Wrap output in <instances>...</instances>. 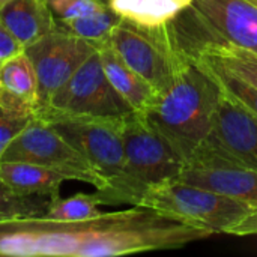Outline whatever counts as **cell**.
Returning <instances> with one entry per match:
<instances>
[{
  "mask_svg": "<svg viewBox=\"0 0 257 257\" xmlns=\"http://www.w3.org/2000/svg\"><path fill=\"white\" fill-rule=\"evenodd\" d=\"M107 5L123 21L157 30L169 27L191 8L193 0H107Z\"/></svg>",
  "mask_w": 257,
  "mask_h": 257,
  "instance_id": "9a60e30c",
  "label": "cell"
},
{
  "mask_svg": "<svg viewBox=\"0 0 257 257\" xmlns=\"http://www.w3.org/2000/svg\"><path fill=\"white\" fill-rule=\"evenodd\" d=\"M35 116H21L0 111V160L15 137L32 122Z\"/></svg>",
  "mask_w": 257,
  "mask_h": 257,
  "instance_id": "cb8c5ba5",
  "label": "cell"
},
{
  "mask_svg": "<svg viewBox=\"0 0 257 257\" xmlns=\"http://www.w3.org/2000/svg\"><path fill=\"white\" fill-rule=\"evenodd\" d=\"M105 205L104 197L99 191L93 194L78 193L68 199H54L45 214V217L53 220L65 221H81L95 218L101 214L99 206Z\"/></svg>",
  "mask_w": 257,
  "mask_h": 257,
  "instance_id": "ffe728a7",
  "label": "cell"
},
{
  "mask_svg": "<svg viewBox=\"0 0 257 257\" xmlns=\"http://www.w3.org/2000/svg\"><path fill=\"white\" fill-rule=\"evenodd\" d=\"M211 235L209 229L145 206L81 221L18 217L0 220V256H126L179 248Z\"/></svg>",
  "mask_w": 257,
  "mask_h": 257,
  "instance_id": "6da1fadb",
  "label": "cell"
},
{
  "mask_svg": "<svg viewBox=\"0 0 257 257\" xmlns=\"http://www.w3.org/2000/svg\"><path fill=\"white\" fill-rule=\"evenodd\" d=\"M200 146L257 172V117L221 90L211 130Z\"/></svg>",
  "mask_w": 257,
  "mask_h": 257,
  "instance_id": "30bf717a",
  "label": "cell"
},
{
  "mask_svg": "<svg viewBox=\"0 0 257 257\" xmlns=\"http://www.w3.org/2000/svg\"><path fill=\"white\" fill-rule=\"evenodd\" d=\"M47 3L59 20L84 17L108 6L102 0H47Z\"/></svg>",
  "mask_w": 257,
  "mask_h": 257,
  "instance_id": "603a6c76",
  "label": "cell"
},
{
  "mask_svg": "<svg viewBox=\"0 0 257 257\" xmlns=\"http://www.w3.org/2000/svg\"><path fill=\"white\" fill-rule=\"evenodd\" d=\"M107 44L155 92L164 89L188 62V53L170 26L149 30L122 21Z\"/></svg>",
  "mask_w": 257,
  "mask_h": 257,
  "instance_id": "8992f818",
  "label": "cell"
},
{
  "mask_svg": "<svg viewBox=\"0 0 257 257\" xmlns=\"http://www.w3.org/2000/svg\"><path fill=\"white\" fill-rule=\"evenodd\" d=\"M24 50H26V47L0 21V63L9 60L14 56L21 54Z\"/></svg>",
  "mask_w": 257,
  "mask_h": 257,
  "instance_id": "d4e9b609",
  "label": "cell"
},
{
  "mask_svg": "<svg viewBox=\"0 0 257 257\" xmlns=\"http://www.w3.org/2000/svg\"><path fill=\"white\" fill-rule=\"evenodd\" d=\"M47 0H9L0 8V21L24 45L59 27Z\"/></svg>",
  "mask_w": 257,
  "mask_h": 257,
  "instance_id": "4fadbf2b",
  "label": "cell"
},
{
  "mask_svg": "<svg viewBox=\"0 0 257 257\" xmlns=\"http://www.w3.org/2000/svg\"><path fill=\"white\" fill-rule=\"evenodd\" d=\"M136 206L151 208L160 214L209 229L212 233L235 236L257 212L254 205L176 179L151 187Z\"/></svg>",
  "mask_w": 257,
  "mask_h": 257,
  "instance_id": "3957f363",
  "label": "cell"
},
{
  "mask_svg": "<svg viewBox=\"0 0 257 257\" xmlns=\"http://www.w3.org/2000/svg\"><path fill=\"white\" fill-rule=\"evenodd\" d=\"M54 199L57 197L18 193L0 184V220L45 215Z\"/></svg>",
  "mask_w": 257,
  "mask_h": 257,
  "instance_id": "44dd1931",
  "label": "cell"
},
{
  "mask_svg": "<svg viewBox=\"0 0 257 257\" xmlns=\"http://www.w3.org/2000/svg\"><path fill=\"white\" fill-rule=\"evenodd\" d=\"M123 20L107 6L102 11L84 15V17H77V18H68V20H59V26L86 41H90L96 44L98 47L110 38L111 32L117 24H120Z\"/></svg>",
  "mask_w": 257,
  "mask_h": 257,
  "instance_id": "d6986e66",
  "label": "cell"
},
{
  "mask_svg": "<svg viewBox=\"0 0 257 257\" xmlns=\"http://www.w3.org/2000/svg\"><path fill=\"white\" fill-rule=\"evenodd\" d=\"M36 116L45 120L53 130H56L65 140H68L87 158V161L105 181V191H99L105 205H117L125 169L122 139L125 117L111 119L77 116L66 114L48 107L39 108Z\"/></svg>",
  "mask_w": 257,
  "mask_h": 257,
  "instance_id": "277c9868",
  "label": "cell"
},
{
  "mask_svg": "<svg viewBox=\"0 0 257 257\" xmlns=\"http://www.w3.org/2000/svg\"><path fill=\"white\" fill-rule=\"evenodd\" d=\"M182 48L194 59L223 68L257 87V53L248 51L218 38L203 39L200 44H190Z\"/></svg>",
  "mask_w": 257,
  "mask_h": 257,
  "instance_id": "5bb4252c",
  "label": "cell"
},
{
  "mask_svg": "<svg viewBox=\"0 0 257 257\" xmlns=\"http://www.w3.org/2000/svg\"><path fill=\"white\" fill-rule=\"evenodd\" d=\"M8 2H9V0H0V8H2V6H3L5 3H8Z\"/></svg>",
  "mask_w": 257,
  "mask_h": 257,
  "instance_id": "484cf974",
  "label": "cell"
},
{
  "mask_svg": "<svg viewBox=\"0 0 257 257\" xmlns=\"http://www.w3.org/2000/svg\"><path fill=\"white\" fill-rule=\"evenodd\" d=\"M193 57V56H191ZM194 59V57H193ZM196 62H199L209 74L211 77L215 80V83L218 84V87L229 95L232 99H235L239 105H242L245 110H248L251 114H254L257 117V87L253 86L251 83H248L247 80L209 63L200 62L197 59H194Z\"/></svg>",
  "mask_w": 257,
  "mask_h": 257,
  "instance_id": "7402d4cb",
  "label": "cell"
},
{
  "mask_svg": "<svg viewBox=\"0 0 257 257\" xmlns=\"http://www.w3.org/2000/svg\"><path fill=\"white\" fill-rule=\"evenodd\" d=\"M248 2H250V3H253L254 6H257V0H248Z\"/></svg>",
  "mask_w": 257,
  "mask_h": 257,
  "instance_id": "4316f807",
  "label": "cell"
},
{
  "mask_svg": "<svg viewBox=\"0 0 257 257\" xmlns=\"http://www.w3.org/2000/svg\"><path fill=\"white\" fill-rule=\"evenodd\" d=\"M188 11L215 38L257 53V6L248 0H193Z\"/></svg>",
  "mask_w": 257,
  "mask_h": 257,
  "instance_id": "7c38bea8",
  "label": "cell"
},
{
  "mask_svg": "<svg viewBox=\"0 0 257 257\" xmlns=\"http://www.w3.org/2000/svg\"><path fill=\"white\" fill-rule=\"evenodd\" d=\"M0 87L39 107L36 72L24 51L0 63Z\"/></svg>",
  "mask_w": 257,
  "mask_h": 257,
  "instance_id": "ac0fdd59",
  "label": "cell"
},
{
  "mask_svg": "<svg viewBox=\"0 0 257 257\" xmlns=\"http://www.w3.org/2000/svg\"><path fill=\"white\" fill-rule=\"evenodd\" d=\"M98 51L105 75L116 89V92L130 104V107L137 114H142L155 95L152 86L145 78H142L134 69H131L107 42L101 44L98 47Z\"/></svg>",
  "mask_w": 257,
  "mask_h": 257,
  "instance_id": "2e32d148",
  "label": "cell"
},
{
  "mask_svg": "<svg viewBox=\"0 0 257 257\" xmlns=\"http://www.w3.org/2000/svg\"><path fill=\"white\" fill-rule=\"evenodd\" d=\"M98 50V45L63 29H56L26 47L38 78L39 108L75 74V71Z\"/></svg>",
  "mask_w": 257,
  "mask_h": 257,
  "instance_id": "9c48e42d",
  "label": "cell"
},
{
  "mask_svg": "<svg viewBox=\"0 0 257 257\" xmlns=\"http://www.w3.org/2000/svg\"><path fill=\"white\" fill-rule=\"evenodd\" d=\"M220 93L211 74L188 54L185 66L155 92L140 116L187 161L211 130Z\"/></svg>",
  "mask_w": 257,
  "mask_h": 257,
  "instance_id": "7a4b0ae2",
  "label": "cell"
},
{
  "mask_svg": "<svg viewBox=\"0 0 257 257\" xmlns=\"http://www.w3.org/2000/svg\"><path fill=\"white\" fill-rule=\"evenodd\" d=\"M2 161L39 164L65 175L69 181L90 184L96 191L102 193L107 188L105 181L87 158L38 116L15 137Z\"/></svg>",
  "mask_w": 257,
  "mask_h": 257,
  "instance_id": "52a82bcc",
  "label": "cell"
},
{
  "mask_svg": "<svg viewBox=\"0 0 257 257\" xmlns=\"http://www.w3.org/2000/svg\"><path fill=\"white\" fill-rule=\"evenodd\" d=\"M65 181H69L65 175L39 164L0 160V184L18 193L59 197Z\"/></svg>",
  "mask_w": 257,
  "mask_h": 257,
  "instance_id": "e0dca14e",
  "label": "cell"
},
{
  "mask_svg": "<svg viewBox=\"0 0 257 257\" xmlns=\"http://www.w3.org/2000/svg\"><path fill=\"white\" fill-rule=\"evenodd\" d=\"M176 181L257 206V172L203 146L185 161Z\"/></svg>",
  "mask_w": 257,
  "mask_h": 257,
  "instance_id": "8fae6325",
  "label": "cell"
},
{
  "mask_svg": "<svg viewBox=\"0 0 257 257\" xmlns=\"http://www.w3.org/2000/svg\"><path fill=\"white\" fill-rule=\"evenodd\" d=\"M122 139L125 169L119 203L136 206L151 187L178 179L185 160L137 113L125 117Z\"/></svg>",
  "mask_w": 257,
  "mask_h": 257,
  "instance_id": "5b68a950",
  "label": "cell"
},
{
  "mask_svg": "<svg viewBox=\"0 0 257 257\" xmlns=\"http://www.w3.org/2000/svg\"><path fill=\"white\" fill-rule=\"evenodd\" d=\"M45 107L66 114L111 119H123L136 113L107 78L98 50L51 96Z\"/></svg>",
  "mask_w": 257,
  "mask_h": 257,
  "instance_id": "ba28073f",
  "label": "cell"
}]
</instances>
